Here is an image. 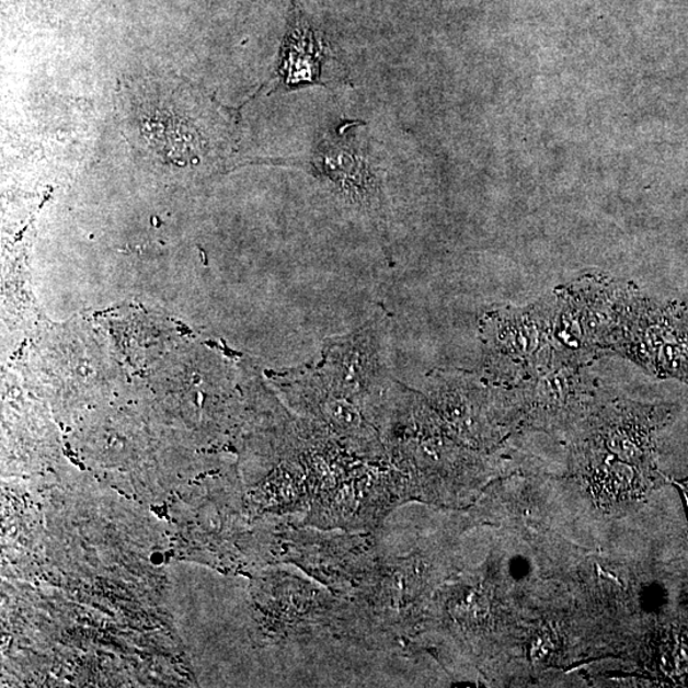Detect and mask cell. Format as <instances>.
<instances>
[{
  "mask_svg": "<svg viewBox=\"0 0 688 688\" xmlns=\"http://www.w3.org/2000/svg\"><path fill=\"white\" fill-rule=\"evenodd\" d=\"M674 483L676 484V486H677L679 490H681L683 495H684V497H685L687 512H688V480H687V481H683V482H677V481H674Z\"/></svg>",
  "mask_w": 688,
  "mask_h": 688,
  "instance_id": "5",
  "label": "cell"
},
{
  "mask_svg": "<svg viewBox=\"0 0 688 688\" xmlns=\"http://www.w3.org/2000/svg\"><path fill=\"white\" fill-rule=\"evenodd\" d=\"M317 160V169L349 205L386 218L380 180L362 154L346 145L324 142Z\"/></svg>",
  "mask_w": 688,
  "mask_h": 688,
  "instance_id": "3",
  "label": "cell"
},
{
  "mask_svg": "<svg viewBox=\"0 0 688 688\" xmlns=\"http://www.w3.org/2000/svg\"><path fill=\"white\" fill-rule=\"evenodd\" d=\"M612 349L656 377L688 385V326L681 310L672 305L660 307L627 291Z\"/></svg>",
  "mask_w": 688,
  "mask_h": 688,
  "instance_id": "1",
  "label": "cell"
},
{
  "mask_svg": "<svg viewBox=\"0 0 688 688\" xmlns=\"http://www.w3.org/2000/svg\"><path fill=\"white\" fill-rule=\"evenodd\" d=\"M325 57L322 41L307 22L295 14L280 56V80L286 85L320 82Z\"/></svg>",
  "mask_w": 688,
  "mask_h": 688,
  "instance_id": "4",
  "label": "cell"
},
{
  "mask_svg": "<svg viewBox=\"0 0 688 688\" xmlns=\"http://www.w3.org/2000/svg\"><path fill=\"white\" fill-rule=\"evenodd\" d=\"M554 299L527 309H504L484 317L481 332L489 363L504 378H527L550 363Z\"/></svg>",
  "mask_w": 688,
  "mask_h": 688,
  "instance_id": "2",
  "label": "cell"
}]
</instances>
